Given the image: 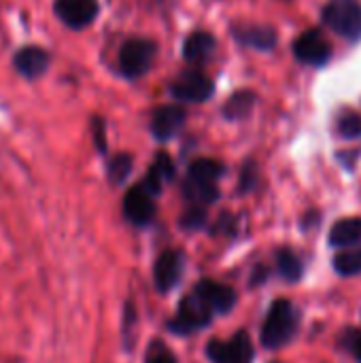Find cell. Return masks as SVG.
<instances>
[{
    "instance_id": "7c38bea8",
    "label": "cell",
    "mask_w": 361,
    "mask_h": 363,
    "mask_svg": "<svg viewBox=\"0 0 361 363\" xmlns=\"http://www.w3.org/2000/svg\"><path fill=\"white\" fill-rule=\"evenodd\" d=\"M185 119H187L185 108L174 106V104L160 106V108H155V113L151 117V134L164 143V140L172 138L183 128Z\"/></svg>"
},
{
    "instance_id": "8992f818",
    "label": "cell",
    "mask_w": 361,
    "mask_h": 363,
    "mask_svg": "<svg viewBox=\"0 0 361 363\" xmlns=\"http://www.w3.org/2000/svg\"><path fill=\"white\" fill-rule=\"evenodd\" d=\"M155 196H151L143 183L140 185H134L126 191L123 196V204H121V211H123V217L128 223L136 225V228H145L153 221L155 217V202H153Z\"/></svg>"
},
{
    "instance_id": "2e32d148",
    "label": "cell",
    "mask_w": 361,
    "mask_h": 363,
    "mask_svg": "<svg viewBox=\"0 0 361 363\" xmlns=\"http://www.w3.org/2000/svg\"><path fill=\"white\" fill-rule=\"evenodd\" d=\"M198 287L204 291V296L209 298V302L213 304V308H215L217 315H226V313H230L234 308V304H236V291L232 287L221 285V283H215V281H209V279L200 281Z\"/></svg>"
},
{
    "instance_id": "8fae6325",
    "label": "cell",
    "mask_w": 361,
    "mask_h": 363,
    "mask_svg": "<svg viewBox=\"0 0 361 363\" xmlns=\"http://www.w3.org/2000/svg\"><path fill=\"white\" fill-rule=\"evenodd\" d=\"M49 53L47 49L38 47V45H26L21 47L15 55H13V66L15 70L26 77V79H38L40 74L47 72L49 68Z\"/></svg>"
},
{
    "instance_id": "4316f807",
    "label": "cell",
    "mask_w": 361,
    "mask_h": 363,
    "mask_svg": "<svg viewBox=\"0 0 361 363\" xmlns=\"http://www.w3.org/2000/svg\"><path fill=\"white\" fill-rule=\"evenodd\" d=\"M206 223V211L204 206H191L185 211V215L181 217V225L185 230H198Z\"/></svg>"
},
{
    "instance_id": "484cf974",
    "label": "cell",
    "mask_w": 361,
    "mask_h": 363,
    "mask_svg": "<svg viewBox=\"0 0 361 363\" xmlns=\"http://www.w3.org/2000/svg\"><path fill=\"white\" fill-rule=\"evenodd\" d=\"M134 325H136V311L132 306V302H126L123 306V323H121V336H123V347L126 351L132 349V332H134Z\"/></svg>"
},
{
    "instance_id": "f1b7e54d",
    "label": "cell",
    "mask_w": 361,
    "mask_h": 363,
    "mask_svg": "<svg viewBox=\"0 0 361 363\" xmlns=\"http://www.w3.org/2000/svg\"><path fill=\"white\" fill-rule=\"evenodd\" d=\"M255 183H257V168H255L253 162H247L243 172H240V191L247 194L249 189L255 187Z\"/></svg>"
},
{
    "instance_id": "277c9868",
    "label": "cell",
    "mask_w": 361,
    "mask_h": 363,
    "mask_svg": "<svg viewBox=\"0 0 361 363\" xmlns=\"http://www.w3.org/2000/svg\"><path fill=\"white\" fill-rule=\"evenodd\" d=\"M155 53H157V45L153 40L130 38L119 49V70L128 79H138L151 68Z\"/></svg>"
},
{
    "instance_id": "ac0fdd59",
    "label": "cell",
    "mask_w": 361,
    "mask_h": 363,
    "mask_svg": "<svg viewBox=\"0 0 361 363\" xmlns=\"http://www.w3.org/2000/svg\"><path fill=\"white\" fill-rule=\"evenodd\" d=\"M183 194L189 202H194V206H206L219 198V187L217 183H204L187 177L183 183Z\"/></svg>"
},
{
    "instance_id": "d6986e66",
    "label": "cell",
    "mask_w": 361,
    "mask_h": 363,
    "mask_svg": "<svg viewBox=\"0 0 361 363\" xmlns=\"http://www.w3.org/2000/svg\"><path fill=\"white\" fill-rule=\"evenodd\" d=\"M255 102H257V96H255L253 91H249V89L236 91V94L226 102L223 115H226L228 119H243V117H247V115L253 111Z\"/></svg>"
},
{
    "instance_id": "9c48e42d",
    "label": "cell",
    "mask_w": 361,
    "mask_h": 363,
    "mask_svg": "<svg viewBox=\"0 0 361 363\" xmlns=\"http://www.w3.org/2000/svg\"><path fill=\"white\" fill-rule=\"evenodd\" d=\"M183 253L181 251H174V249H168L164 251L157 259H155V266H153V283L157 287L160 294H168L170 289H174L183 277Z\"/></svg>"
},
{
    "instance_id": "30bf717a",
    "label": "cell",
    "mask_w": 361,
    "mask_h": 363,
    "mask_svg": "<svg viewBox=\"0 0 361 363\" xmlns=\"http://www.w3.org/2000/svg\"><path fill=\"white\" fill-rule=\"evenodd\" d=\"M170 91L181 102H204L215 94V83L202 72H187L172 83Z\"/></svg>"
},
{
    "instance_id": "603a6c76",
    "label": "cell",
    "mask_w": 361,
    "mask_h": 363,
    "mask_svg": "<svg viewBox=\"0 0 361 363\" xmlns=\"http://www.w3.org/2000/svg\"><path fill=\"white\" fill-rule=\"evenodd\" d=\"M334 268L343 277H353L361 272V247H351L334 257Z\"/></svg>"
},
{
    "instance_id": "52a82bcc",
    "label": "cell",
    "mask_w": 361,
    "mask_h": 363,
    "mask_svg": "<svg viewBox=\"0 0 361 363\" xmlns=\"http://www.w3.org/2000/svg\"><path fill=\"white\" fill-rule=\"evenodd\" d=\"M294 53L302 64L309 66H326L332 57L330 43L321 36L319 30H306L294 43Z\"/></svg>"
},
{
    "instance_id": "3957f363",
    "label": "cell",
    "mask_w": 361,
    "mask_h": 363,
    "mask_svg": "<svg viewBox=\"0 0 361 363\" xmlns=\"http://www.w3.org/2000/svg\"><path fill=\"white\" fill-rule=\"evenodd\" d=\"M323 21L340 36L357 43L361 40V2L332 0L323 9Z\"/></svg>"
},
{
    "instance_id": "f546056e",
    "label": "cell",
    "mask_w": 361,
    "mask_h": 363,
    "mask_svg": "<svg viewBox=\"0 0 361 363\" xmlns=\"http://www.w3.org/2000/svg\"><path fill=\"white\" fill-rule=\"evenodd\" d=\"M343 345H345V349H349V351L355 355V359L361 363V332L360 330H349V332L345 334V338H343Z\"/></svg>"
},
{
    "instance_id": "7a4b0ae2",
    "label": "cell",
    "mask_w": 361,
    "mask_h": 363,
    "mask_svg": "<svg viewBox=\"0 0 361 363\" xmlns=\"http://www.w3.org/2000/svg\"><path fill=\"white\" fill-rule=\"evenodd\" d=\"M213 315H217L215 308H213V304L209 302V298L204 296V291L196 285L194 291L181 300L179 313L168 323V328L174 334H194V332L206 328L211 323Z\"/></svg>"
},
{
    "instance_id": "5bb4252c",
    "label": "cell",
    "mask_w": 361,
    "mask_h": 363,
    "mask_svg": "<svg viewBox=\"0 0 361 363\" xmlns=\"http://www.w3.org/2000/svg\"><path fill=\"white\" fill-rule=\"evenodd\" d=\"M361 242V217H347L332 225L330 230V245L338 249L360 247Z\"/></svg>"
},
{
    "instance_id": "e0dca14e",
    "label": "cell",
    "mask_w": 361,
    "mask_h": 363,
    "mask_svg": "<svg viewBox=\"0 0 361 363\" xmlns=\"http://www.w3.org/2000/svg\"><path fill=\"white\" fill-rule=\"evenodd\" d=\"M215 49V38L209 32H194L185 38L183 43V55L187 62H200L204 57H209Z\"/></svg>"
},
{
    "instance_id": "d4e9b609",
    "label": "cell",
    "mask_w": 361,
    "mask_h": 363,
    "mask_svg": "<svg viewBox=\"0 0 361 363\" xmlns=\"http://www.w3.org/2000/svg\"><path fill=\"white\" fill-rule=\"evenodd\" d=\"M145 363H177V357H174V353L162 340H155L147 349Z\"/></svg>"
},
{
    "instance_id": "6da1fadb",
    "label": "cell",
    "mask_w": 361,
    "mask_h": 363,
    "mask_svg": "<svg viewBox=\"0 0 361 363\" xmlns=\"http://www.w3.org/2000/svg\"><path fill=\"white\" fill-rule=\"evenodd\" d=\"M300 315L287 300H277L264 321L262 328V345L266 349H283L298 332Z\"/></svg>"
},
{
    "instance_id": "83f0119b",
    "label": "cell",
    "mask_w": 361,
    "mask_h": 363,
    "mask_svg": "<svg viewBox=\"0 0 361 363\" xmlns=\"http://www.w3.org/2000/svg\"><path fill=\"white\" fill-rule=\"evenodd\" d=\"M91 136L98 153H106V123L102 121V117L91 119Z\"/></svg>"
},
{
    "instance_id": "5b68a950",
    "label": "cell",
    "mask_w": 361,
    "mask_h": 363,
    "mask_svg": "<svg viewBox=\"0 0 361 363\" xmlns=\"http://www.w3.org/2000/svg\"><path fill=\"white\" fill-rule=\"evenodd\" d=\"M206 355L213 363H251L253 342L247 332H238L230 340H211Z\"/></svg>"
},
{
    "instance_id": "9a60e30c",
    "label": "cell",
    "mask_w": 361,
    "mask_h": 363,
    "mask_svg": "<svg viewBox=\"0 0 361 363\" xmlns=\"http://www.w3.org/2000/svg\"><path fill=\"white\" fill-rule=\"evenodd\" d=\"M174 177V164L172 160L166 155V153H157L155 162L151 164L145 181H143V187L151 194V196H160L162 187L166 181H170Z\"/></svg>"
},
{
    "instance_id": "44dd1931",
    "label": "cell",
    "mask_w": 361,
    "mask_h": 363,
    "mask_svg": "<svg viewBox=\"0 0 361 363\" xmlns=\"http://www.w3.org/2000/svg\"><path fill=\"white\" fill-rule=\"evenodd\" d=\"M277 266L279 272L285 277V281L298 283L302 277V262L300 257L291 251V249H279L277 251Z\"/></svg>"
},
{
    "instance_id": "4fadbf2b",
    "label": "cell",
    "mask_w": 361,
    "mask_h": 363,
    "mask_svg": "<svg viewBox=\"0 0 361 363\" xmlns=\"http://www.w3.org/2000/svg\"><path fill=\"white\" fill-rule=\"evenodd\" d=\"M234 36L247 45V47H253V49H260V51H268L277 45L279 36H277V30L270 28V26H240L234 30Z\"/></svg>"
},
{
    "instance_id": "ba28073f",
    "label": "cell",
    "mask_w": 361,
    "mask_h": 363,
    "mask_svg": "<svg viewBox=\"0 0 361 363\" xmlns=\"http://www.w3.org/2000/svg\"><path fill=\"white\" fill-rule=\"evenodd\" d=\"M53 11L72 30L87 28L98 15V0H55Z\"/></svg>"
},
{
    "instance_id": "7402d4cb",
    "label": "cell",
    "mask_w": 361,
    "mask_h": 363,
    "mask_svg": "<svg viewBox=\"0 0 361 363\" xmlns=\"http://www.w3.org/2000/svg\"><path fill=\"white\" fill-rule=\"evenodd\" d=\"M130 172H132V155H128V153H117L106 164V177L113 185L126 183Z\"/></svg>"
},
{
    "instance_id": "ffe728a7",
    "label": "cell",
    "mask_w": 361,
    "mask_h": 363,
    "mask_svg": "<svg viewBox=\"0 0 361 363\" xmlns=\"http://www.w3.org/2000/svg\"><path fill=\"white\" fill-rule=\"evenodd\" d=\"M223 172H226V168H223L221 162L209 160V157H200V160H196L189 166L187 177L196 179V181H204V183H217L223 177Z\"/></svg>"
},
{
    "instance_id": "cb8c5ba5",
    "label": "cell",
    "mask_w": 361,
    "mask_h": 363,
    "mask_svg": "<svg viewBox=\"0 0 361 363\" xmlns=\"http://www.w3.org/2000/svg\"><path fill=\"white\" fill-rule=\"evenodd\" d=\"M338 134H340L343 138H349V140H353V138H361L360 113L349 111V113L340 115V119H338Z\"/></svg>"
}]
</instances>
